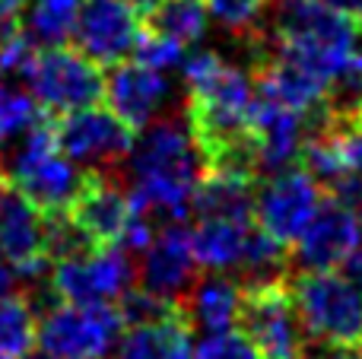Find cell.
Returning a JSON list of instances; mask_svg holds the SVG:
<instances>
[{"label":"cell","instance_id":"cell-1","mask_svg":"<svg viewBox=\"0 0 362 359\" xmlns=\"http://www.w3.org/2000/svg\"><path fill=\"white\" fill-rule=\"evenodd\" d=\"M127 153L131 159V194L140 210L159 220H185L191 213V194L204 175V156L191 137L185 114H159Z\"/></svg>","mask_w":362,"mask_h":359},{"label":"cell","instance_id":"cell-2","mask_svg":"<svg viewBox=\"0 0 362 359\" xmlns=\"http://www.w3.org/2000/svg\"><path fill=\"white\" fill-rule=\"evenodd\" d=\"M286 290L299 312L308 343L353 347L362 343V286L337 271L286 273Z\"/></svg>","mask_w":362,"mask_h":359},{"label":"cell","instance_id":"cell-3","mask_svg":"<svg viewBox=\"0 0 362 359\" xmlns=\"http://www.w3.org/2000/svg\"><path fill=\"white\" fill-rule=\"evenodd\" d=\"M25 137L19 150L13 153L4 178L38 210V213H64L74 201L76 188L83 182V172L74 159L61 153L51 127V114H42L35 124L25 127Z\"/></svg>","mask_w":362,"mask_h":359},{"label":"cell","instance_id":"cell-4","mask_svg":"<svg viewBox=\"0 0 362 359\" xmlns=\"http://www.w3.org/2000/svg\"><path fill=\"white\" fill-rule=\"evenodd\" d=\"M32 99L45 114H67L76 108L99 105L105 95V73L95 61H89L80 48L67 45H45L35 51L29 70Z\"/></svg>","mask_w":362,"mask_h":359},{"label":"cell","instance_id":"cell-5","mask_svg":"<svg viewBox=\"0 0 362 359\" xmlns=\"http://www.w3.org/2000/svg\"><path fill=\"white\" fill-rule=\"evenodd\" d=\"M238 331L257 347L261 359H305L308 337L286 290V280L242 283Z\"/></svg>","mask_w":362,"mask_h":359},{"label":"cell","instance_id":"cell-6","mask_svg":"<svg viewBox=\"0 0 362 359\" xmlns=\"http://www.w3.org/2000/svg\"><path fill=\"white\" fill-rule=\"evenodd\" d=\"M121 331L115 302H57L38 318L35 343L64 359H105Z\"/></svg>","mask_w":362,"mask_h":359},{"label":"cell","instance_id":"cell-7","mask_svg":"<svg viewBox=\"0 0 362 359\" xmlns=\"http://www.w3.org/2000/svg\"><path fill=\"white\" fill-rule=\"evenodd\" d=\"M321 201H325V188L318 178L302 163L286 165L255 184V226L280 245L293 248Z\"/></svg>","mask_w":362,"mask_h":359},{"label":"cell","instance_id":"cell-8","mask_svg":"<svg viewBox=\"0 0 362 359\" xmlns=\"http://www.w3.org/2000/svg\"><path fill=\"white\" fill-rule=\"evenodd\" d=\"M51 264V293L57 302H118L137 280L131 252L118 245H95Z\"/></svg>","mask_w":362,"mask_h":359},{"label":"cell","instance_id":"cell-9","mask_svg":"<svg viewBox=\"0 0 362 359\" xmlns=\"http://www.w3.org/2000/svg\"><path fill=\"white\" fill-rule=\"evenodd\" d=\"M51 127L64 156L89 169H108V165L124 163L137 137V131H131L112 108L102 105L51 114Z\"/></svg>","mask_w":362,"mask_h":359},{"label":"cell","instance_id":"cell-10","mask_svg":"<svg viewBox=\"0 0 362 359\" xmlns=\"http://www.w3.org/2000/svg\"><path fill=\"white\" fill-rule=\"evenodd\" d=\"M137 201L121 182L102 172H83L70 207L64 210L67 220L89 239V245H118L124 239L131 220L137 216Z\"/></svg>","mask_w":362,"mask_h":359},{"label":"cell","instance_id":"cell-11","mask_svg":"<svg viewBox=\"0 0 362 359\" xmlns=\"http://www.w3.org/2000/svg\"><path fill=\"white\" fill-rule=\"evenodd\" d=\"M144 19L124 0H80L70 38L99 67H115L134 54Z\"/></svg>","mask_w":362,"mask_h":359},{"label":"cell","instance_id":"cell-12","mask_svg":"<svg viewBox=\"0 0 362 359\" xmlns=\"http://www.w3.org/2000/svg\"><path fill=\"white\" fill-rule=\"evenodd\" d=\"M140 286L172 302H181L191 283L200 277V264L194 258L191 226L185 220H165L156 226L150 245L140 252Z\"/></svg>","mask_w":362,"mask_h":359},{"label":"cell","instance_id":"cell-13","mask_svg":"<svg viewBox=\"0 0 362 359\" xmlns=\"http://www.w3.org/2000/svg\"><path fill=\"white\" fill-rule=\"evenodd\" d=\"M356 235L359 213L346 204H340L337 197L325 194V201L318 204L308 226L293 242L289 264H296L299 271H337L350 258Z\"/></svg>","mask_w":362,"mask_h":359},{"label":"cell","instance_id":"cell-14","mask_svg":"<svg viewBox=\"0 0 362 359\" xmlns=\"http://www.w3.org/2000/svg\"><path fill=\"white\" fill-rule=\"evenodd\" d=\"M0 261L16 277H38L51 264L45 248V213H38L4 178L0 165Z\"/></svg>","mask_w":362,"mask_h":359},{"label":"cell","instance_id":"cell-15","mask_svg":"<svg viewBox=\"0 0 362 359\" xmlns=\"http://www.w3.org/2000/svg\"><path fill=\"white\" fill-rule=\"evenodd\" d=\"M169 95L172 86L163 70L146 67V64L131 57V61H118L112 73L105 76V95L102 99L131 131H140L153 118H159Z\"/></svg>","mask_w":362,"mask_h":359},{"label":"cell","instance_id":"cell-16","mask_svg":"<svg viewBox=\"0 0 362 359\" xmlns=\"http://www.w3.org/2000/svg\"><path fill=\"white\" fill-rule=\"evenodd\" d=\"M115 347V359H191L194 328L178 305L169 315L127 324Z\"/></svg>","mask_w":362,"mask_h":359},{"label":"cell","instance_id":"cell-17","mask_svg":"<svg viewBox=\"0 0 362 359\" xmlns=\"http://www.w3.org/2000/svg\"><path fill=\"white\" fill-rule=\"evenodd\" d=\"M257 178L226 169H204L191 194V213L197 220H255Z\"/></svg>","mask_w":362,"mask_h":359},{"label":"cell","instance_id":"cell-18","mask_svg":"<svg viewBox=\"0 0 362 359\" xmlns=\"http://www.w3.org/2000/svg\"><path fill=\"white\" fill-rule=\"evenodd\" d=\"M238 302H242V280L229 273L204 271L191 283V290L181 296V312L191 322V328L206 331H226L238 324Z\"/></svg>","mask_w":362,"mask_h":359},{"label":"cell","instance_id":"cell-19","mask_svg":"<svg viewBox=\"0 0 362 359\" xmlns=\"http://www.w3.org/2000/svg\"><path fill=\"white\" fill-rule=\"evenodd\" d=\"M251 229H255V220H197V226L191 229V242L200 271H238Z\"/></svg>","mask_w":362,"mask_h":359},{"label":"cell","instance_id":"cell-20","mask_svg":"<svg viewBox=\"0 0 362 359\" xmlns=\"http://www.w3.org/2000/svg\"><path fill=\"white\" fill-rule=\"evenodd\" d=\"M144 25L178 42L181 48H191L206 35L210 16H206L204 0H159V6Z\"/></svg>","mask_w":362,"mask_h":359},{"label":"cell","instance_id":"cell-21","mask_svg":"<svg viewBox=\"0 0 362 359\" xmlns=\"http://www.w3.org/2000/svg\"><path fill=\"white\" fill-rule=\"evenodd\" d=\"M38 315L25 296L10 293L0 299V356L25 359L35 347Z\"/></svg>","mask_w":362,"mask_h":359},{"label":"cell","instance_id":"cell-22","mask_svg":"<svg viewBox=\"0 0 362 359\" xmlns=\"http://www.w3.org/2000/svg\"><path fill=\"white\" fill-rule=\"evenodd\" d=\"M238 280L242 283H270V280H286L289 273V248L270 239L264 229H251L245 258L238 264Z\"/></svg>","mask_w":362,"mask_h":359},{"label":"cell","instance_id":"cell-23","mask_svg":"<svg viewBox=\"0 0 362 359\" xmlns=\"http://www.w3.org/2000/svg\"><path fill=\"white\" fill-rule=\"evenodd\" d=\"M204 6L213 25L235 42H248L267 25L270 0H204Z\"/></svg>","mask_w":362,"mask_h":359},{"label":"cell","instance_id":"cell-24","mask_svg":"<svg viewBox=\"0 0 362 359\" xmlns=\"http://www.w3.org/2000/svg\"><path fill=\"white\" fill-rule=\"evenodd\" d=\"M80 0H32L29 6V35L42 45H64L74 32Z\"/></svg>","mask_w":362,"mask_h":359},{"label":"cell","instance_id":"cell-25","mask_svg":"<svg viewBox=\"0 0 362 359\" xmlns=\"http://www.w3.org/2000/svg\"><path fill=\"white\" fill-rule=\"evenodd\" d=\"M42 108L35 105L29 93H19V89H10L4 80H0V146L10 137L23 134L29 124H35L42 118Z\"/></svg>","mask_w":362,"mask_h":359},{"label":"cell","instance_id":"cell-26","mask_svg":"<svg viewBox=\"0 0 362 359\" xmlns=\"http://www.w3.org/2000/svg\"><path fill=\"white\" fill-rule=\"evenodd\" d=\"M191 359H261V353L238 328H226L206 331L191 347Z\"/></svg>","mask_w":362,"mask_h":359},{"label":"cell","instance_id":"cell-27","mask_svg":"<svg viewBox=\"0 0 362 359\" xmlns=\"http://www.w3.org/2000/svg\"><path fill=\"white\" fill-rule=\"evenodd\" d=\"M131 57L140 61V64H146V67L169 70V67H178V64L185 61V48H181L178 42H172V38L159 35V32H153V29L144 25V32H140Z\"/></svg>","mask_w":362,"mask_h":359},{"label":"cell","instance_id":"cell-28","mask_svg":"<svg viewBox=\"0 0 362 359\" xmlns=\"http://www.w3.org/2000/svg\"><path fill=\"white\" fill-rule=\"evenodd\" d=\"M35 38L19 25L13 32L0 35V80L4 76H25L32 57H35Z\"/></svg>","mask_w":362,"mask_h":359},{"label":"cell","instance_id":"cell-29","mask_svg":"<svg viewBox=\"0 0 362 359\" xmlns=\"http://www.w3.org/2000/svg\"><path fill=\"white\" fill-rule=\"evenodd\" d=\"M23 13H25V0H0V35L19 29Z\"/></svg>","mask_w":362,"mask_h":359},{"label":"cell","instance_id":"cell-30","mask_svg":"<svg viewBox=\"0 0 362 359\" xmlns=\"http://www.w3.org/2000/svg\"><path fill=\"white\" fill-rule=\"evenodd\" d=\"M344 267H346V277L356 280V283L362 286V216H359V235H356V245H353L350 258L344 261Z\"/></svg>","mask_w":362,"mask_h":359},{"label":"cell","instance_id":"cell-31","mask_svg":"<svg viewBox=\"0 0 362 359\" xmlns=\"http://www.w3.org/2000/svg\"><path fill=\"white\" fill-rule=\"evenodd\" d=\"M318 4H325V6H331V10H337V13H344V16L362 23V0H318Z\"/></svg>","mask_w":362,"mask_h":359},{"label":"cell","instance_id":"cell-32","mask_svg":"<svg viewBox=\"0 0 362 359\" xmlns=\"http://www.w3.org/2000/svg\"><path fill=\"white\" fill-rule=\"evenodd\" d=\"M13 283H16V273L6 261H0V299H6L13 293Z\"/></svg>","mask_w":362,"mask_h":359},{"label":"cell","instance_id":"cell-33","mask_svg":"<svg viewBox=\"0 0 362 359\" xmlns=\"http://www.w3.org/2000/svg\"><path fill=\"white\" fill-rule=\"evenodd\" d=\"M124 4L131 6V10L137 13V16H140V19H144V23H146V19H150V13H153V10H156V6H159V0H124Z\"/></svg>","mask_w":362,"mask_h":359},{"label":"cell","instance_id":"cell-34","mask_svg":"<svg viewBox=\"0 0 362 359\" xmlns=\"http://www.w3.org/2000/svg\"><path fill=\"white\" fill-rule=\"evenodd\" d=\"M327 359H362V343H353V347H334V353Z\"/></svg>","mask_w":362,"mask_h":359},{"label":"cell","instance_id":"cell-35","mask_svg":"<svg viewBox=\"0 0 362 359\" xmlns=\"http://www.w3.org/2000/svg\"><path fill=\"white\" fill-rule=\"evenodd\" d=\"M25 359H64V356H54V353H45V350H42V353H38V356H25Z\"/></svg>","mask_w":362,"mask_h":359},{"label":"cell","instance_id":"cell-36","mask_svg":"<svg viewBox=\"0 0 362 359\" xmlns=\"http://www.w3.org/2000/svg\"><path fill=\"white\" fill-rule=\"evenodd\" d=\"M0 359H10V356H0Z\"/></svg>","mask_w":362,"mask_h":359}]
</instances>
